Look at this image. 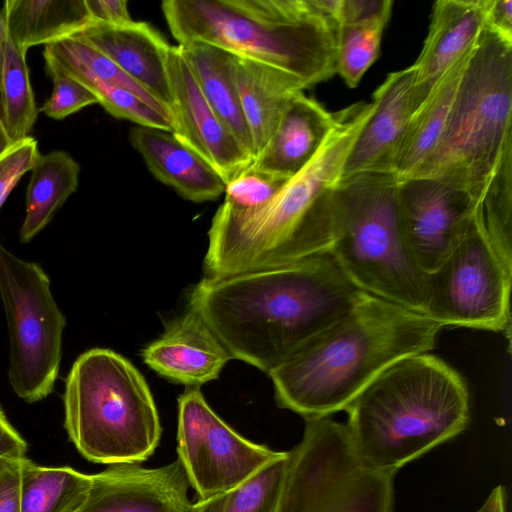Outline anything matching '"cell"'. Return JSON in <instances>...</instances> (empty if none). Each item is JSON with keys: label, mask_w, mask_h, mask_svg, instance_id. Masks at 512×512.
<instances>
[{"label": "cell", "mask_w": 512, "mask_h": 512, "mask_svg": "<svg viewBox=\"0 0 512 512\" xmlns=\"http://www.w3.org/2000/svg\"><path fill=\"white\" fill-rule=\"evenodd\" d=\"M358 290L329 253L219 277L192 289L189 307L229 352L267 373L334 323Z\"/></svg>", "instance_id": "cell-1"}, {"label": "cell", "mask_w": 512, "mask_h": 512, "mask_svg": "<svg viewBox=\"0 0 512 512\" xmlns=\"http://www.w3.org/2000/svg\"><path fill=\"white\" fill-rule=\"evenodd\" d=\"M371 112L372 103L337 112L336 124L317 154L265 205L250 210L220 205L208 231L206 276L279 267L329 253L331 190Z\"/></svg>", "instance_id": "cell-2"}, {"label": "cell", "mask_w": 512, "mask_h": 512, "mask_svg": "<svg viewBox=\"0 0 512 512\" xmlns=\"http://www.w3.org/2000/svg\"><path fill=\"white\" fill-rule=\"evenodd\" d=\"M442 328L361 291L349 311L267 372L277 405L304 419L329 417L395 361L430 352Z\"/></svg>", "instance_id": "cell-3"}, {"label": "cell", "mask_w": 512, "mask_h": 512, "mask_svg": "<svg viewBox=\"0 0 512 512\" xmlns=\"http://www.w3.org/2000/svg\"><path fill=\"white\" fill-rule=\"evenodd\" d=\"M344 410L358 461L369 470L390 476L460 434L470 419L465 380L429 352L392 363Z\"/></svg>", "instance_id": "cell-4"}, {"label": "cell", "mask_w": 512, "mask_h": 512, "mask_svg": "<svg viewBox=\"0 0 512 512\" xmlns=\"http://www.w3.org/2000/svg\"><path fill=\"white\" fill-rule=\"evenodd\" d=\"M161 7L179 45H213L284 71L304 89L337 73V26L316 0H165Z\"/></svg>", "instance_id": "cell-5"}, {"label": "cell", "mask_w": 512, "mask_h": 512, "mask_svg": "<svg viewBox=\"0 0 512 512\" xmlns=\"http://www.w3.org/2000/svg\"><path fill=\"white\" fill-rule=\"evenodd\" d=\"M512 144V40L486 24L464 69L443 134L412 177L432 178L478 203Z\"/></svg>", "instance_id": "cell-6"}, {"label": "cell", "mask_w": 512, "mask_h": 512, "mask_svg": "<svg viewBox=\"0 0 512 512\" xmlns=\"http://www.w3.org/2000/svg\"><path fill=\"white\" fill-rule=\"evenodd\" d=\"M329 254L360 291L425 314L427 274L402 227L397 181L390 173H361L331 190Z\"/></svg>", "instance_id": "cell-7"}, {"label": "cell", "mask_w": 512, "mask_h": 512, "mask_svg": "<svg viewBox=\"0 0 512 512\" xmlns=\"http://www.w3.org/2000/svg\"><path fill=\"white\" fill-rule=\"evenodd\" d=\"M63 403L68 437L91 462L140 464L158 447L162 427L149 386L110 349L93 348L75 360Z\"/></svg>", "instance_id": "cell-8"}, {"label": "cell", "mask_w": 512, "mask_h": 512, "mask_svg": "<svg viewBox=\"0 0 512 512\" xmlns=\"http://www.w3.org/2000/svg\"><path fill=\"white\" fill-rule=\"evenodd\" d=\"M393 477L361 465L345 424L305 419L301 441L288 451L277 512H393Z\"/></svg>", "instance_id": "cell-9"}, {"label": "cell", "mask_w": 512, "mask_h": 512, "mask_svg": "<svg viewBox=\"0 0 512 512\" xmlns=\"http://www.w3.org/2000/svg\"><path fill=\"white\" fill-rule=\"evenodd\" d=\"M0 296L10 340L9 383L27 403L40 401L51 394L58 378L65 316L44 270L1 243Z\"/></svg>", "instance_id": "cell-10"}, {"label": "cell", "mask_w": 512, "mask_h": 512, "mask_svg": "<svg viewBox=\"0 0 512 512\" xmlns=\"http://www.w3.org/2000/svg\"><path fill=\"white\" fill-rule=\"evenodd\" d=\"M512 268L487 239L476 208L443 262L427 274L425 314L442 327L510 332Z\"/></svg>", "instance_id": "cell-11"}, {"label": "cell", "mask_w": 512, "mask_h": 512, "mask_svg": "<svg viewBox=\"0 0 512 512\" xmlns=\"http://www.w3.org/2000/svg\"><path fill=\"white\" fill-rule=\"evenodd\" d=\"M283 453L238 434L209 406L199 387H188L179 396L177 459L198 500L230 492Z\"/></svg>", "instance_id": "cell-12"}, {"label": "cell", "mask_w": 512, "mask_h": 512, "mask_svg": "<svg viewBox=\"0 0 512 512\" xmlns=\"http://www.w3.org/2000/svg\"><path fill=\"white\" fill-rule=\"evenodd\" d=\"M397 200L410 250L430 274L466 232L477 203L460 189L424 177L397 182Z\"/></svg>", "instance_id": "cell-13"}, {"label": "cell", "mask_w": 512, "mask_h": 512, "mask_svg": "<svg viewBox=\"0 0 512 512\" xmlns=\"http://www.w3.org/2000/svg\"><path fill=\"white\" fill-rule=\"evenodd\" d=\"M167 71L173 134L206 160L228 183L246 169L248 154L205 100L179 45L171 46Z\"/></svg>", "instance_id": "cell-14"}, {"label": "cell", "mask_w": 512, "mask_h": 512, "mask_svg": "<svg viewBox=\"0 0 512 512\" xmlns=\"http://www.w3.org/2000/svg\"><path fill=\"white\" fill-rule=\"evenodd\" d=\"M189 488L178 459L158 468L109 465L92 475L88 498L78 512H190Z\"/></svg>", "instance_id": "cell-15"}, {"label": "cell", "mask_w": 512, "mask_h": 512, "mask_svg": "<svg viewBox=\"0 0 512 512\" xmlns=\"http://www.w3.org/2000/svg\"><path fill=\"white\" fill-rule=\"evenodd\" d=\"M413 85L411 65L388 74L376 89L372 112L350 149L340 180L361 173L392 174L413 113Z\"/></svg>", "instance_id": "cell-16"}, {"label": "cell", "mask_w": 512, "mask_h": 512, "mask_svg": "<svg viewBox=\"0 0 512 512\" xmlns=\"http://www.w3.org/2000/svg\"><path fill=\"white\" fill-rule=\"evenodd\" d=\"M142 358L160 376L188 387L216 380L232 359L205 320L190 307L142 350Z\"/></svg>", "instance_id": "cell-17"}, {"label": "cell", "mask_w": 512, "mask_h": 512, "mask_svg": "<svg viewBox=\"0 0 512 512\" xmlns=\"http://www.w3.org/2000/svg\"><path fill=\"white\" fill-rule=\"evenodd\" d=\"M489 0H439L414 70L413 112L438 80L476 44L487 24Z\"/></svg>", "instance_id": "cell-18"}, {"label": "cell", "mask_w": 512, "mask_h": 512, "mask_svg": "<svg viewBox=\"0 0 512 512\" xmlns=\"http://www.w3.org/2000/svg\"><path fill=\"white\" fill-rule=\"evenodd\" d=\"M77 37L103 53L172 113L167 61L171 46L148 23H89ZM173 116V115H172Z\"/></svg>", "instance_id": "cell-19"}, {"label": "cell", "mask_w": 512, "mask_h": 512, "mask_svg": "<svg viewBox=\"0 0 512 512\" xmlns=\"http://www.w3.org/2000/svg\"><path fill=\"white\" fill-rule=\"evenodd\" d=\"M129 140L154 177L184 199L203 202L224 193L226 183L220 174L172 132L137 125Z\"/></svg>", "instance_id": "cell-20"}, {"label": "cell", "mask_w": 512, "mask_h": 512, "mask_svg": "<svg viewBox=\"0 0 512 512\" xmlns=\"http://www.w3.org/2000/svg\"><path fill=\"white\" fill-rule=\"evenodd\" d=\"M337 121L316 100L298 94L253 163L266 171L292 177L317 154Z\"/></svg>", "instance_id": "cell-21"}, {"label": "cell", "mask_w": 512, "mask_h": 512, "mask_svg": "<svg viewBox=\"0 0 512 512\" xmlns=\"http://www.w3.org/2000/svg\"><path fill=\"white\" fill-rule=\"evenodd\" d=\"M232 61L255 159L273 135L291 101L303 92L304 87L294 76L264 63L235 55H232Z\"/></svg>", "instance_id": "cell-22"}, {"label": "cell", "mask_w": 512, "mask_h": 512, "mask_svg": "<svg viewBox=\"0 0 512 512\" xmlns=\"http://www.w3.org/2000/svg\"><path fill=\"white\" fill-rule=\"evenodd\" d=\"M471 51L446 71L412 113L393 166L392 174L397 182L412 178L436 148Z\"/></svg>", "instance_id": "cell-23"}, {"label": "cell", "mask_w": 512, "mask_h": 512, "mask_svg": "<svg viewBox=\"0 0 512 512\" xmlns=\"http://www.w3.org/2000/svg\"><path fill=\"white\" fill-rule=\"evenodd\" d=\"M179 46L205 100L244 150L253 157L252 140L236 88L232 55L206 43Z\"/></svg>", "instance_id": "cell-24"}, {"label": "cell", "mask_w": 512, "mask_h": 512, "mask_svg": "<svg viewBox=\"0 0 512 512\" xmlns=\"http://www.w3.org/2000/svg\"><path fill=\"white\" fill-rule=\"evenodd\" d=\"M2 10L8 36L24 53L72 37L92 22L84 0H6Z\"/></svg>", "instance_id": "cell-25"}, {"label": "cell", "mask_w": 512, "mask_h": 512, "mask_svg": "<svg viewBox=\"0 0 512 512\" xmlns=\"http://www.w3.org/2000/svg\"><path fill=\"white\" fill-rule=\"evenodd\" d=\"M26 191V215L19 232L22 243L34 238L79 184L80 165L61 150L39 154Z\"/></svg>", "instance_id": "cell-26"}, {"label": "cell", "mask_w": 512, "mask_h": 512, "mask_svg": "<svg viewBox=\"0 0 512 512\" xmlns=\"http://www.w3.org/2000/svg\"><path fill=\"white\" fill-rule=\"evenodd\" d=\"M92 475L71 467H45L23 457L21 512H78L88 498Z\"/></svg>", "instance_id": "cell-27"}, {"label": "cell", "mask_w": 512, "mask_h": 512, "mask_svg": "<svg viewBox=\"0 0 512 512\" xmlns=\"http://www.w3.org/2000/svg\"><path fill=\"white\" fill-rule=\"evenodd\" d=\"M0 96V111L10 139L18 143L30 137L39 109L30 83L26 53L20 51L9 36Z\"/></svg>", "instance_id": "cell-28"}, {"label": "cell", "mask_w": 512, "mask_h": 512, "mask_svg": "<svg viewBox=\"0 0 512 512\" xmlns=\"http://www.w3.org/2000/svg\"><path fill=\"white\" fill-rule=\"evenodd\" d=\"M476 214L487 239L512 268V144L478 201Z\"/></svg>", "instance_id": "cell-29"}, {"label": "cell", "mask_w": 512, "mask_h": 512, "mask_svg": "<svg viewBox=\"0 0 512 512\" xmlns=\"http://www.w3.org/2000/svg\"><path fill=\"white\" fill-rule=\"evenodd\" d=\"M45 67L56 69L85 86L108 113L119 119H126L138 126H147L174 131L173 117L160 112L131 91L104 82L77 68L58 63L44 57Z\"/></svg>", "instance_id": "cell-30"}, {"label": "cell", "mask_w": 512, "mask_h": 512, "mask_svg": "<svg viewBox=\"0 0 512 512\" xmlns=\"http://www.w3.org/2000/svg\"><path fill=\"white\" fill-rule=\"evenodd\" d=\"M391 12L338 27L336 72L350 88L359 84L377 59Z\"/></svg>", "instance_id": "cell-31"}, {"label": "cell", "mask_w": 512, "mask_h": 512, "mask_svg": "<svg viewBox=\"0 0 512 512\" xmlns=\"http://www.w3.org/2000/svg\"><path fill=\"white\" fill-rule=\"evenodd\" d=\"M43 56L77 68L109 84L127 89L154 109L172 116L167 107L128 76L111 59L77 37H69L45 45Z\"/></svg>", "instance_id": "cell-32"}, {"label": "cell", "mask_w": 512, "mask_h": 512, "mask_svg": "<svg viewBox=\"0 0 512 512\" xmlns=\"http://www.w3.org/2000/svg\"><path fill=\"white\" fill-rule=\"evenodd\" d=\"M287 464L284 452L228 492L222 512H277Z\"/></svg>", "instance_id": "cell-33"}, {"label": "cell", "mask_w": 512, "mask_h": 512, "mask_svg": "<svg viewBox=\"0 0 512 512\" xmlns=\"http://www.w3.org/2000/svg\"><path fill=\"white\" fill-rule=\"evenodd\" d=\"M290 177L263 170L253 162L226 183L223 205L235 210H250L269 202Z\"/></svg>", "instance_id": "cell-34"}, {"label": "cell", "mask_w": 512, "mask_h": 512, "mask_svg": "<svg viewBox=\"0 0 512 512\" xmlns=\"http://www.w3.org/2000/svg\"><path fill=\"white\" fill-rule=\"evenodd\" d=\"M53 81L50 98L39 109L46 116L61 120L82 108L98 104L96 97L81 83L50 67H45Z\"/></svg>", "instance_id": "cell-35"}, {"label": "cell", "mask_w": 512, "mask_h": 512, "mask_svg": "<svg viewBox=\"0 0 512 512\" xmlns=\"http://www.w3.org/2000/svg\"><path fill=\"white\" fill-rule=\"evenodd\" d=\"M39 154L38 143L30 136L15 143L0 157V208L21 177L32 170Z\"/></svg>", "instance_id": "cell-36"}, {"label": "cell", "mask_w": 512, "mask_h": 512, "mask_svg": "<svg viewBox=\"0 0 512 512\" xmlns=\"http://www.w3.org/2000/svg\"><path fill=\"white\" fill-rule=\"evenodd\" d=\"M21 459L13 457L0 458V512H21Z\"/></svg>", "instance_id": "cell-37"}, {"label": "cell", "mask_w": 512, "mask_h": 512, "mask_svg": "<svg viewBox=\"0 0 512 512\" xmlns=\"http://www.w3.org/2000/svg\"><path fill=\"white\" fill-rule=\"evenodd\" d=\"M93 22L120 24L132 20L126 0H84Z\"/></svg>", "instance_id": "cell-38"}, {"label": "cell", "mask_w": 512, "mask_h": 512, "mask_svg": "<svg viewBox=\"0 0 512 512\" xmlns=\"http://www.w3.org/2000/svg\"><path fill=\"white\" fill-rule=\"evenodd\" d=\"M27 443L14 429L0 408V458L25 457Z\"/></svg>", "instance_id": "cell-39"}, {"label": "cell", "mask_w": 512, "mask_h": 512, "mask_svg": "<svg viewBox=\"0 0 512 512\" xmlns=\"http://www.w3.org/2000/svg\"><path fill=\"white\" fill-rule=\"evenodd\" d=\"M487 24L512 40V0H489Z\"/></svg>", "instance_id": "cell-40"}, {"label": "cell", "mask_w": 512, "mask_h": 512, "mask_svg": "<svg viewBox=\"0 0 512 512\" xmlns=\"http://www.w3.org/2000/svg\"><path fill=\"white\" fill-rule=\"evenodd\" d=\"M475 512H506V491L503 486L495 487L483 505Z\"/></svg>", "instance_id": "cell-41"}, {"label": "cell", "mask_w": 512, "mask_h": 512, "mask_svg": "<svg viewBox=\"0 0 512 512\" xmlns=\"http://www.w3.org/2000/svg\"><path fill=\"white\" fill-rule=\"evenodd\" d=\"M227 494L218 495L208 500H197L192 504L190 512H222Z\"/></svg>", "instance_id": "cell-42"}, {"label": "cell", "mask_w": 512, "mask_h": 512, "mask_svg": "<svg viewBox=\"0 0 512 512\" xmlns=\"http://www.w3.org/2000/svg\"><path fill=\"white\" fill-rule=\"evenodd\" d=\"M7 36H8V33H7L4 12L2 9H0V90H1V86H2V76H3V67H4V60H5V49H6Z\"/></svg>", "instance_id": "cell-43"}, {"label": "cell", "mask_w": 512, "mask_h": 512, "mask_svg": "<svg viewBox=\"0 0 512 512\" xmlns=\"http://www.w3.org/2000/svg\"><path fill=\"white\" fill-rule=\"evenodd\" d=\"M15 143L10 139L0 111V157L6 153Z\"/></svg>", "instance_id": "cell-44"}]
</instances>
